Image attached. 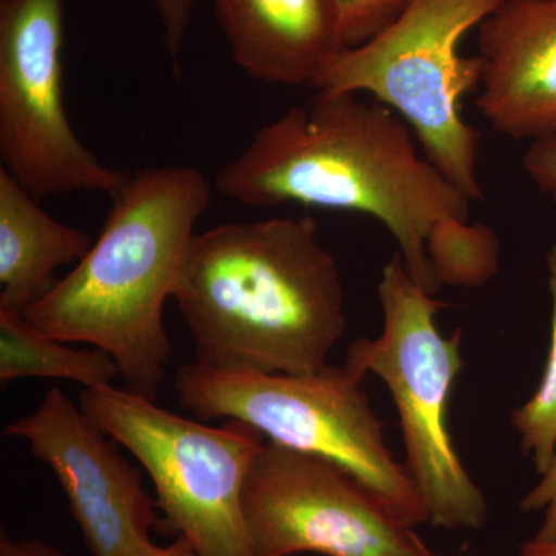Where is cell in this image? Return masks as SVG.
I'll list each match as a JSON object with an SVG mask.
<instances>
[{"mask_svg": "<svg viewBox=\"0 0 556 556\" xmlns=\"http://www.w3.org/2000/svg\"><path fill=\"white\" fill-rule=\"evenodd\" d=\"M155 556H199L197 555L195 548L192 544L186 540L185 536L175 538L174 543L167 544V546L159 547Z\"/></svg>", "mask_w": 556, "mask_h": 556, "instance_id": "obj_23", "label": "cell"}, {"mask_svg": "<svg viewBox=\"0 0 556 556\" xmlns=\"http://www.w3.org/2000/svg\"><path fill=\"white\" fill-rule=\"evenodd\" d=\"M3 434L24 439L53 471L91 556H155L160 546L150 533L159 532L161 514L142 471L60 386Z\"/></svg>", "mask_w": 556, "mask_h": 556, "instance_id": "obj_10", "label": "cell"}, {"mask_svg": "<svg viewBox=\"0 0 556 556\" xmlns=\"http://www.w3.org/2000/svg\"><path fill=\"white\" fill-rule=\"evenodd\" d=\"M0 556H65L61 548L40 540H13L2 532Z\"/></svg>", "mask_w": 556, "mask_h": 556, "instance_id": "obj_21", "label": "cell"}, {"mask_svg": "<svg viewBox=\"0 0 556 556\" xmlns=\"http://www.w3.org/2000/svg\"><path fill=\"white\" fill-rule=\"evenodd\" d=\"M413 556H438V555H434L433 552L430 551V548H426V551L419 552V554H416Z\"/></svg>", "mask_w": 556, "mask_h": 556, "instance_id": "obj_24", "label": "cell"}, {"mask_svg": "<svg viewBox=\"0 0 556 556\" xmlns=\"http://www.w3.org/2000/svg\"><path fill=\"white\" fill-rule=\"evenodd\" d=\"M497 252L492 230L459 219L439 223L428 240V255L441 285L479 287L496 273Z\"/></svg>", "mask_w": 556, "mask_h": 556, "instance_id": "obj_15", "label": "cell"}, {"mask_svg": "<svg viewBox=\"0 0 556 556\" xmlns=\"http://www.w3.org/2000/svg\"><path fill=\"white\" fill-rule=\"evenodd\" d=\"M243 511L257 556H413L428 548L386 501L325 457L266 441Z\"/></svg>", "mask_w": 556, "mask_h": 556, "instance_id": "obj_9", "label": "cell"}, {"mask_svg": "<svg viewBox=\"0 0 556 556\" xmlns=\"http://www.w3.org/2000/svg\"><path fill=\"white\" fill-rule=\"evenodd\" d=\"M382 334L348 348L345 365L362 378L378 376L396 405L405 468L426 504L430 525L479 530L489 517L482 490L468 475L448 428V401L464 367L460 331L437 327L442 303L409 276L401 254L383 266L379 287Z\"/></svg>", "mask_w": 556, "mask_h": 556, "instance_id": "obj_5", "label": "cell"}, {"mask_svg": "<svg viewBox=\"0 0 556 556\" xmlns=\"http://www.w3.org/2000/svg\"><path fill=\"white\" fill-rule=\"evenodd\" d=\"M540 477V482L522 497L519 507L527 514L543 515V522L535 535L538 540H554L556 538V453L551 466Z\"/></svg>", "mask_w": 556, "mask_h": 556, "instance_id": "obj_18", "label": "cell"}, {"mask_svg": "<svg viewBox=\"0 0 556 556\" xmlns=\"http://www.w3.org/2000/svg\"><path fill=\"white\" fill-rule=\"evenodd\" d=\"M163 24L164 46L177 64L195 0H153Z\"/></svg>", "mask_w": 556, "mask_h": 556, "instance_id": "obj_20", "label": "cell"}, {"mask_svg": "<svg viewBox=\"0 0 556 556\" xmlns=\"http://www.w3.org/2000/svg\"><path fill=\"white\" fill-rule=\"evenodd\" d=\"M233 61L252 78L314 86L345 49L332 0H212Z\"/></svg>", "mask_w": 556, "mask_h": 556, "instance_id": "obj_12", "label": "cell"}, {"mask_svg": "<svg viewBox=\"0 0 556 556\" xmlns=\"http://www.w3.org/2000/svg\"><path fill=\"white\" fill-rule=\"evenodd\" d=\"M64 0H0V155L36 201L73 192L110 199L129 175L104 166L70 124L62 91Z\"/></svg>", "mask_w": 556, "mask_h": 556, "instance_id": "obj_8", "label": "cell"}, {"mask_svg": "<svg viewBox=\"0 0 556 556\" xmlns=\"http://www.w3.org/2000/svg\"><path fill=\"white\" fill-rule=\"evenodd\" d=\"M519 556H556V538L554 540H527L519 547Z\"/></svg>", "mask_w": 556, "mask_h": 556, "instance_id": "obj_22", "label": "cell"}, {"mask_svg": "<svg viewBox=\"0 0 556 556\" xmlns=\"http://www.w3.org/2000/svg\"><path fill=\"white\" fill-rule=\"evenodd\" d=\"M50 338L24 316L0 311V382L65 379L86 387L112 386L119 376L115 358L100 348H72Z\"/></svg>", "mask_w": 556, "mask_h": 556, "instance_id": "obj_14", "label": "cell"}, {"mask_svg": "<svg viewBox=\"0 0 556 556\" xmlns=\"http://www.w3.org/2000/svg\"><path fill=\"white\" fill-rule=\"evenodd\" d=\"M79 407L149 475L160 533L185 536L199 556H257L243 486L266 442L260 431L240 420L212 427L113 386L84 390Z\"/></svg>", "mask_w": 556, "mask_h": 556, "instance_id": "obj_7", "label": "cell"}, {"mask_svg": "<svg viewBox=\"0 0 556 556\" xmlns=\"http://www.w3.org/2000/svg\"><path fill=\"white\" fill-rule=\"evenodd\" d=\"M525 167L538 189L556 204V131L532 141L525 155Z\"/></svg>", "mask_w": 556, "mask_h": 556, "instance_id": "obj_19", "label": "cell"}, {"mask_svg": "<svg viewBox=\"0 0 556 556\" xmlns=\"http://www.w3.org/2000/svg\"><path fill=\"white\" fill-rule=\"evenodd\" d=\"M504 0H407L375 38L343 49L314 87L325 97L371 94L412 127L426 159L470 201L481 134L460 116V100L479 89L482 60L464 58L460 40Z\"/></svg>", "mask_w": 556, "mask_h": 556, "instance_id": "obj_4", "label": "cell"}, {"mask_svg": "<svg viewBox=\"0 0 556 556\" xmlns=\"http://www.w3.org/2000/svg\"><path fill=\"white\" fill-rule=\"evenodd\" d=\"M546 263L552 302L546 367L533 396L511 413V426L521 438L522 452L532 456L540 475L547 470L556 453V243L548 249Z\"/></svg>", "mask_w": 556, "mask_h": 556, "instance_id": "obj_16", "label": "cell"}, {"mask_svg": "<svg viewBox=\"0 0 556 556\" xmlns=\"http://www.w3.org/2000/svg\"><path fill=\"white\" fill-rule=\"evenodd\" d=\"M172 299L197 364L218 371L313 375L346 329L339 266L311 217L193 233Z\"/></svg>", "mask_w": 556, "mask_h": 556, "instance_id": "obj_2", "label": "cell"}, {"mask_svg": "<svg viewBox=\"0 0 556 556\" xmlns=\"http://www.w3.org/2000/svg\"><path fill=\"white\" fill-rule=\"evenodd\" d=\"M364 379L346 365L313 375H263L190 362L175 372L174 387L195 419L240 420L270 442L339 464L415 529L430 522L426 504L387 447Z\"/></svg>", "mask_w": 556, "mask_h": 556, "instance_id": "obj_6", "label": "cell"}, {"mask_svg": "<svg viewBox=\"0 0 556 556\" xmlns=\"http://www.w3.org/2000/svg\"><path fill=\"white\" fill-rule=\"evenodd\" d=\"M223 195L247 206L358 212L396 239L409 276L442 287L428 255L439 223L468 222L470 200L417 152L412 127L387 105L354 93H317L266 124L217 175Z\"/></svg>", "mask_w": 556, "mask_h": 556, "instance_id": "obj_1", "label": "cell"}, {"mask_svg": "<svg viewBox=\"0 0 556 556\" xmlns=\"http://www.w3.org/2000/svg\"><path fill=\"white\" fill-rule=\"evenodd\" d=\"M407 0H332L345 49L362 46L396 20Z\"/></svg>", "mask_w": 556, "mask_h": 556, "instance_id": "obj_17", "label": "cell"}, {"mask_svg": "<svg viewBox=\"0 0 556 556\" xmlns=\"http://www.w3.org/2000/svg\"><path fill=\"white\" fill-rule=\"evenodd\" d=\"M208 204L197 167L130 174L86 257L25 318L50 338L105 351L127 390L156 402L172 358L164 305Z\"/></svg>", "mask_w": 556, "mask_h": 556, "instance_id": "obj_3", "label": "cell"}, {"mask_svg": "<svg viewBox=\"0 0 556 556\" xmlns=\"http://www.w3.org/2000/svg\"><path fill=\"white\" fill-rule=\"evenodd\" d=\"M477 108L496 134L556 131V0H504L478 27Z\"/></svg>", "mask_w": 556, "mask_h": 556, "instance_id": "obj_11", "label": "cell"}, {"mask_svg": "<svg viewBox=\"0 0 556 556\" xmlns=\"http://www.w3.org/2000/svg\"><path fill=\"white\" fill-rule=\"evenodd\" d=\"M93 241L47 214L0 167V311L25 317L58 283L54 270L86 257Z\"/></svg>", "mask_w": 556, "mask_h": 556, "instance_id": "obj_13", "label": "cell"}]
</instances>
